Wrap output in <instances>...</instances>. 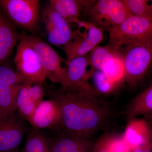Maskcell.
I'll return each mask as SVG.
<instances>
[{
    "mask_svg": "<svg viewBox=\"0 0 152 152\" xmlns=\"http://www.w3.org/2000/svg\"><path fill=\"white\" fill-rule=\"evenodd\" d=\"M122 137L129 152L151 140L152 128L145 119L133 118L129 120Z\"/></svg>",
    "mask_w": 152,
    "mask_h": 152,
    "instance_id": "cell-16",
    "label": "cell"
},
{
    "mask_svg": "<svg viewBox=\"0 0 152 152\" xmlns=\"http://www.w3.org/2000/svg\"><path fill=\"white\" fill-rule=\"evenodd\" d=\"M22 37L0 9V66L5 62Z\"/></svg>",
    "mask_w": 152,
    "mask_h": 152,
    "instance_id": "cell-17",
    "label": "cell"
},
{
    "mask_svg": "<svg viewBox=\"0 0 152 152\" xmlns=\"http://www.w3.org/2000/svg\"><path fill=\"white\" fill-rule=\"evenodd\" d=\"M48 136L50 152H93L95 143L91 137L61 130Z\"/></svg>",
    "mask_w": 152,
    "mask_h": 152,
    "instance_id": "cell-13",
    "label": "cell"
},
{
    "mask_svg": "<svg viewBox=\"0 0 152 152\" xmlns=\"http://www.w3.org/2000/svg\"><path fill=\"white\" fill-rule=\"evenodd\" d=\"M152 128V126L151 127Z\"/></svg>",
    "mask_w": 152,
    "mask_h": 152,
    "instance_id": "cell-26",
    "label": "cell"
},
{
    "mask_svg": "<svg viewBox=\"0 0 152 152\" xmlns=\"http://www.w3.org/2000/svg\"><path fill=\"white\" fill-rule=\"evenodd\" d=\"M45 96L44 84L24 82L17 97V113L28 123L36 108Z\"/></svg>",
    "mask_w": 152,
    "mask_h": 152,
    "instance_id": "cell-12",
    "label": "cell"
},
{
    "mask_svg": "<svg viewBox=\"0 0 152 152\" xmlns=\"http://www.w3.org/2000/svg\"><path fill=\"white\" fill-rule=\"evenodd\" d=\"M61 121L59 107L55 101L44 99L38 105L28 124L34 129L58 130Z\"/></svg>",
    "mask_w": 152,
    "mask_h": 152,
    "instance_id": "cell-14",
    "label": "cell"
},
{
    "mask_svg": "<svg viewBox=\"0 0 152 152\" xmlns=\"http://www.w3.org/2000/svg\"><path fill=\"white\" fill-rule=\"evenodd\" d=\"M73 40L63 50L66 61L75 57L89 54L103 40L104 30L88 21H79Z\"/></svg>",
    "mask_w": 152,
    "mask_h": 152,
    "instance_id": "cell-8",
    "label": "cell"
},
{
    "mask_svg": "<svg viewBox=\"0 0 152 152\" xmlns=\"http://www.w3.org/2000/svg\"><path fill=\"white\" fill-rule=\"evenodd\" d=\"M25 82L15 69L3 63L0 66V118L16 112V99Z\"/></svg>",
    "mask_w": 152,
    "mask_h": 152,
    "instance_id": "cell-9",
    "label": "cell"
},
{
    "mask_svg": "<svg viewBox=\"0 0 152 152\" xmlns=\"http://www.w3.org/2000/svg\"><path fill=\"white\" fill-rule=\"evenodd\" d=\"M0 9L16 27L34 33L40 16L38 0H0Z\"/></svg>",
    "mask_w": 152,
    "mask_h": 152,
    "instance_id": "cell-3",
    "label": "cell"
},
{
    "mask_svg": "<svg viewBox=\"0 0 152 152\" xmlns=\"http://www.w3.org/2000/svg\"><path fill=\"white\" fill-rule=\"evenodd\" d=\"M129 152H152V139L131 150Z\"/></svg>",
    "mask_w": 152,
    "mask_h": 152,
    "instance_id": "cell-24",
    "label": "cell"
},
{
    "mask_svg": "<svg viewBox=\"0 0 152 152\" xmlns=\"http://www.w3.org/2000/svg\"><path fill=\"white\" fill-rule=\"evenodd\" d=\"M143 118L145 119L146 121L149 123V124L151 125V126H152V113L148 114L145 115L143 116Z\"/></svg>",
    "mask_w": 152,
    "mask_h": 152,
    "instance_id": "cell-25",
    "label": "cell"
},
{
    "mask_svg": "<svg viewBox=\"0 0 152 152\" xmlns=\"http://www.w3.org/2000/svg\"><path fill=\"white\" fill-rule=\"evenodd\" d=\"M88 66H90L88 54L75 57L66 61V83L65 86L92 88V86L88 81Z\"/></svg>",
    "mask_w": 152,
    "mask_h": 152,
    "instance_id": "cell-18",
    "label": "cell"
},
{
    "mask_svg": "<svg viewBox=\"0 0 152 152\" xmlns=\"http://www.w3.org/2000/svg\"><path fill=\"white\" fill-rule=\"evenodd\" d=\"M152 113V81L133 99L128 107L129 120Z\"/></svg>",
    "mask_w": 152,
    "mask_h": 152,
    "instance_id": "cell-19",
    "label": "cell"
},
{
    "mask_svg": "<svg viewBox=\"0 0 152 152\" xmlns=\"http://www.w3.org/2000/svg\"><path fill=\"white\" fill-rule=\"evenodd\" d=\"M119 54V50L108 44L98 46L88 54L91 69L104 72Z\"/></svg>",
    "mask_w": 152,
    "mask_h": 152,
    "instance_id": "cell-20",
    "label": "cell"
},
{
    "mask_svg": "<svg viewBox=\"0 0 152 152\" xmlns=\"http://www.w3.org/2000/svg\"><path fill=\"white\" fill-rule=\"evenodd\" d=\"M131 15L124 0H99L87 16L88 21L110 32Z\"/></svg>",
    "mask_w": 152,
    "mask_h": 152,
    "instance_id": "cell-7",
    "label": "cell"
},
{
    "mask_svg": "<svg viewBox=\"0 0 152 152\" xmlns=\"http://www.w3.org/2000/svg\"><path fill=\"white\" fill-rule=\"evenodd\" d=\"M152 37V18L130 16L109 32L108 45L119 50L124 45Z\"/></svg>",
    "mask_w": 152,
    "mask_h": 152,
    "instance_id": "cell-4",
    "label": "cell"
},
{
    "mask_svg": "<svg viewBox=\"0 0 152 152\" xmlns=\"http://www.w3.org/2000/svg\"><path fill=\"white\" fill-rule=\"evenodd\" d=\"M119 52L124 80L131 88L137 86L152 73V37L124 45Z\"/></svg>",
    "mask_w": 152,
    "mask_h": 152,
    "instance_id": "cell-2",
    "label": "cell"
},
{
    "mask_svg": "<svg viewBox=\"0 0 152 152\" xmlns=\"http://www.w3.org/2000/svg\"><path fill=\"white\" fill-rule=\"evenodd\" d=\"M46 96L59 107L61 121L58 130L91 137L104 126L112 115L111 107L98 99L91 88L80 86L45 87Z\"/></svg>",
    "mask_w": 152,
    "mask_h": 152,
    "instance_id": "cell-1",
    "label": "cell"
},
{
    "mask_svg": "<svg viewBox=\"0 0 152 152\" xmlns=\"http://www.w3.org/2000/svg\"><path fill=\"white\" fill-rule=\"evenodd\" d=\"M42 19L46 37L50 44L63 50L73 40L75 31L49 3L44 9Z\"/></svg>",
    "mask_w": 152,
    "mask_h": 152,
    "instance_id": "cell-10",
    "label": "cell"
},
{
    "mask_svg": "<svg viewBox=\"0 0 152 152\" xmlns=\"http://www.w3.org/2000/svg\"><path fill=\"white\" fill-rule=\"evenodd\" d=\"M16 112L0 118V152H15L31 128ZM28 123V122H27Z\"/></svg>",
    "mask_w": 152,
    "mask_h": 152,
    "instance_id": "cell-11",
    "label": "cell"
},
{
    "mask_svg": "<svg viewBox=\"0 0 152 152\" xmlns=\"http://www.w3.org/2000/svg\"><path fill=\"white\" fill-rule=\"evenodd\" d=\"M22 152H50L48 136L43 131L31 128Z\"/></svg>",
    "mask_w": 152,
    "mask_h": 152,
    "instance_id": "cell-21",
    "label": "cell"
},
{
    "mask_svg": "<svg viewBox=\"0 0 152 152\" xmlns=\"http://www.w3.org/2000/svg\"><path fill=\"white\" fill-rule=\"evenodd\" d=\"M96 1L50 0L49 3L72 26L76 25L83 15H87Z\"/></svg>",
    "mask_w": 152,
    "mask_h": 152,
    "instance_id": "cell-15",
    "label": "cell"
},
{
    "mask_svg": "<svg viewBox=\"0 0 152 152\" xmlns=\"http://www.w3.org/2000/svg\"><path fill=\"white\" fill-rule=\"evenodd\" d=\"M131 15L152 18V0H124Z\"/></svg>",
    "mask_w": 152,
    "mask_h": 152,
    "instance_id": "cell-23",
    "label": "cell"
},
{
    "mask_svg": "<svg viewBox=\"0 0 152 152\" xmlns=\"http://www.w3.org/2000/svg\"><path fill=\"white\" fill-rule=\"evenodd\" d=\"M15 69L25 81L45 84L47 79L45 71L34 49L22 34L14 58Z\"/></svg>",
    "mask_w": 152,
    "mask_h": 152,
    "instance_id": "cell-6",
    "label": "cell"
},
{
    "mask_svg": "<svg viewBox=\"0 0 152 152\" xmlns=\"http://www.w3.org/2000/svg\"><path fill=\"white\" fill-rule=\"evenodd\" d=\"M92 77L95 84V91L104 94L113 91L118 85L112 81L104 72L90 69L88 72V79Z\"/></svg>",
    "mask_w": 152,
    "mask_h": 152,
    "instance_id": "cell-22",
    "label": "cell"
},
{
    "mask_svg": "<svg viewBox=\"0 0 152 152\" xmlns=\"http://www.w3.org/2000/svg\"><path fill=\"white\" fill-rule=\"evenodd\" d=\"M26 36L38 55L45 71L47 78L55 84L65 86L66 61L39 37L26 34Z\"/></svg>",
    "mask_w": 152,
    "mask_h": 152,
    "instance_id": "cell-5",
    "label": "cell"
}]
</instances>
